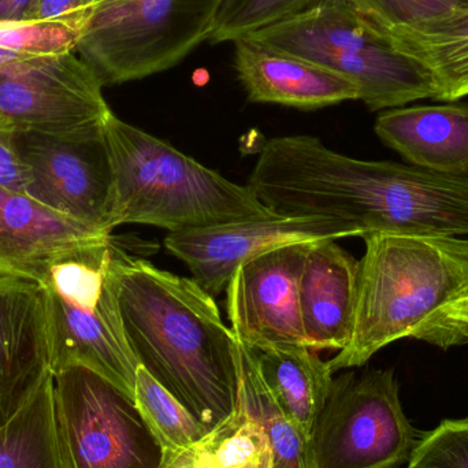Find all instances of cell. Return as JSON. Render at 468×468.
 Masks as SVG:
<instances>
[{
    "mask_svg": "<svg viewBox=\"0 0 468 468\" xmlns=\"http://www.w3.org/2000/svg\"><path fill=\"white\" fill-rule=\"evenodd\" d=\"M407 468H468V417L444 420L420 439Z\"/></svg>",
    "mask_w": 468,
    "mask_h": 468,
    "instance_id": "27",
    "label": "cell"
},
{
    "mask_svg": "<svg viewBox=\"0 0 468 468\" xmlns=\"http://www.w3.org/2000/svg\"><path fill=\"white\" fill-rule=\"evenodd\" d=\"M58 433L70 468H165L166 455L131 396L85 367L54 374Z\"/></svg>",
    "mask_w": 468,
    "mask_h": 468,
    "instance_id": "8",
    "label": "cell"
},
{
    "mask_svg": "<svg viewBox=\"0 0 468 468\" xmlns=\"http://www.w3.org/2000/svg\"><path fill=\"white\" fill-rule=\"evenodd\" d=\"M99 0H33L25 21H57V19L90 16Z\"/></svg>",
    "mask_w": 468,
    "mask_h": 468,
    "instance_id": "30",
    "label": "cell"
},
{
    "mask_svg": "<svg viewBox=\"0 0 468 468\" xmlns=\"http://www.w3.org/2000/svg\"><path fill=\"white\" fill-rule=\"evenodd\" d=\"M165 468H166V466H165Z\"/></svg>",
    "mask_w": 468,
    "mask_h": 468,
    "instance_id": "34",
    "label": "cell"
},
{
    "mask_svg": "<svg viewBox=\"0 0 468 468\" xmlns=\"http://www.w3.org/2000/svg\"><path fill=\"white\" fill-rule=\"evenodd\" d=\"M374 131L407 164L468 178V103L385 110Z\"/></svg>",
    "mask_w": 468,
    "mask_h": 468,
    "instance_id": "18",
    "label": "cell"
},
{
    "mask_svg": "<svg viewBox=\"0 0 468 468\" xmlns=\"http://www.w3.org/2000/svg\"><path fill=\"white\" fill-rule=\"evenodd\" d=\"M33 0H0V22H18L27 19Z\"/></svg>",
    "mask_w": 468,
    "mask_h": 468,
    "instance_id": "33",
    "label": "cell"
},
{
    "mask_svg": "<svg viewBox=\"0 0 468 468\" xmlns=\"http://www.w3.org/2000/svg\"><path fill=\"white\" fill-rule=\"evenodd\" d=\"M412 338L441 349L468 344V291L429 316Z\"/></svg>",
    "mask_w": 468,
    "mask_h": 468,
    "instance_id": "29",
    "label": "cell"
},
{
    "mask_svg": "<svg viewBox=\"0 0 468 468\" xmlns=\"http://www.w3.org/2000/svg\"><path fill=\"white\" fill-rule=\"evenodd\" d=\"M359 261L351 341L329 360L335 371L360 367L468 291V239L370 234Z\"/></svg>",
    "mask_w": 468,
    "mask_h": 468,
    "instance_id": "4",
    "label": "cell"
},
{
    "mask_svg": "<svg viewBox=\"0 0 468 468\" xmlns=\"http://www.w3.org/2000/svg\"><path fill=\"white\" fill-rule=\"evenodd\" d=\"M0 188L27 195V169L8 132H0Z\"/></svg>",
    "mask_w": 468,
    "mask_h": 468,
    "instance_id": "31",
    "label": "cell"
},
{
    "mask_svg": "<svg viewBox=\"0 0 468 468\" xmlns=\"http://www.w3.org/2000/svg\"><path fill=\"white\" fill-rule=\"evenodd\" d=\"M134 401L164 448L167 461L200 444L208 431L143 367L137 368Z\"/></svg>",
    "mask_w": 468,
    "mask_h": 468,
    "instance_id": "23",
    "label": "cell"
},
{
    "mask_svg": "<svg viewBox=\"0 0 468 468\" xmlns=\"http://www.w3.org/2000/svg\"><path fill=\"white\" fill-rule=\"evenodd\" d=\"M418 441L393 370L333 379L308 436L313 468H398L411 459Z\"/></svg>",
    "mask_w": 468,
    "mask_h": 468,
    "instance_id": "7",
    "label": "cell"
},
{
    "mask_svg": "<svg viewBox=\"0 0 468 468\" xmlns=\"http://www.w3.org/2000/svg\"><path fill=\"white\" fill-rule=\"evenodd\" d=\"M112 233L80 224L32 197L0 188V275L41 283L58 261L112 244Z\"/></svg>",
    "mask_w": 468,
    "mask_h": 468,
    "instance_id": "14",
    "label": "cell"
},
{
    "mask_svg": "<svg viewBox=\"0 0 468 468\" xmlns=\"http://www.w3.org/2000/svg\"><path fill=\"white\" fill-rule=\"evenodd\" d=\"M248 37L349 80L371 112L437 98L428 69L400 51L387 30L354 0H315Z\"/></svg>",
    "mask_w": 468,
    "mask_h": 468,
    "instance_id": "5",
    "label": "cell"
},
{
    "mask_svg": "<svg viewBox=\"0 0 468 468\" xmlns=\"http://www.w3.org/2000/svg\"><path fill=\"white\" fill-rule=\"evenodd\" d=\"M239 362V392L244 409L269 437L271 468H313L308 437L285 417L259 373L252 349L236 338Z\"/></svg>",
    "mask_w": 468,
    "mask_h": 468,
    "instance_id": "22",
    "label": "cell"
},
{
    "mask_svg": "<svg viewBox=\"0 0 468 468\" xmlns=\"http://www.w3.org/2000/svg\"><path fill=\"white\" fill-rule=\"evenodd\" d=\"M200 447L217 468H271L272 453L263 426L242 406L208 434Z\"/></svg>",
    "mask_w": 468,
    "mask_h": 468,
    "instance_id": "25",
    "label": "cell"
},
{
    "mask_svg": "<svg viewBox=\"0 0 468 468\" xmlns=\"http://www.w3.org/2000/svg\"><path fill=\"white\" fill-rule=\"evenodd\" d=\"M51 374L40 285L0 275V428Z\"/></svg>",
    "mask_w": 468,
    "mask_h": 468,
    "instance_id": "15",
    "label": "cell"
},
{
    "mask_svg": "<svg viewBox=\"0 0 468 468\" xmlns=\"http://www.w3.org/2000/svg\"><path fill=\"white\" fill-rule=\"evenodd\" d=\"M259 373L286 418L305 436L326 403L333 385L329 362L308 346H278L255 351Z\"/></svg>",
    "mask_w": 468,
    "mask_h": 468,
    "instance_id": "19",
    "label": "cell"
},
{
    "mask_svg": "<svg viewBox=\"0 0 468 468\" xmlns=\"http://www.w3.org/2000/svg\"><path fill=\"white\" fill-rule=\"evenodd\" d=\"M384 29L400 51L428 69L436 82V101L468 96V8L437 21Z\"/></svg>",
    "mask_w": 468,
    "mask_h": 468,
    "instance_id": "20",
    "label": "cell"
},
{
    "mask_svg": "<svg viewBox=\"0 0 468 468\" xmlns=\"http://www.w3.org/2000/svg\"><path fill=\"white\" fill-rule=\"evenodd\" d=\"M315 0H217L211 43L248 37L313 5Z\"/></svg>",
    "mask_w": 468,
    "mask_h": 468,
    "instance_id": "26",
    "label": "cell"
},
{
    "mask_svg": "<svg viewBox=\"0 0 468 468\" xmlns=\"http://www.w3.org/2000/svg\"><path fill=\"white\" fill-rule=\"evenodd\" d=\"M41 291L52 376L80 366L134 399L139 365L121 326L110 267L106 292L96 305L79 304L49 289Z\"/></svg>",
    "mask_w": 468,
    "mask_h": 468,
    "instance_id": "13",
    "label": "cell"
},
{
    "mask_svg": "<svg viewBox=\"0 0 468 468\" xmlns=\"http://www.w3.org/2000/svg\"><path fill=\"white\" fill-rule=\"evenodd\" d=\"M88 19L0 22V70L47 55L76 52Z\"/></svg>",
    "mask_w": 468,
    "mask_h": 468,
    "instance_id": "24",
    "label": "cell"
},
{
    "mask_svg": "<svg viewBox=\"0 0 468 468\" xmlns=\"http://www.w3.org/2000/svg\"><path fill=\"white\" fill-rule=\"evenodd\" d=\"M95 71L74 52L0 70V132L73 134L101 128L112 114Z\"/></svg>",
    "mask_w": 468,
    "mask_h": 468,
    "instance_id": "10",
    "label": "cell"
},
{
    "mask_svg": "<svg viewBox=\"0 0 468 468\" xmlns=\"http://www.w3.org/2000/svg\"><path fill=\"white\" fill-rule=\"evenodd\" d=\"M166 468H217L211 463L200 444L184 451L173 461L167 462Z\"/></svg>",
    "mask_w": 468,
    "mask_h": 468,
    "instance_id": "32",
    "label": "cell"
},
{
    "mask_svg": "<svg viewBox=\"0 0 468 468\" xmlns=\"http://www.w3.org/2000/svg\"><path fill=\"white\" fill-rule=\"evenodd\" d=\"M313 242L267 250L245 261L227 286L234 337L248 348L308 346L300 315L299 285Z\"/></svg>",
    "mask_w": 468,
    "mask_h": 468,
    "instance_id": "11",
    "label": "cell"
},
{
    "mask_svg": "<svg viewBox=\"0 0 468 468\" xmlns=\"http://www.w3.org/2000/svg\"><path fill=\"white\" fill-rule=\"evenodd\" d=\"M217 0H99L77 44L103 85L167 70L208 41Z\"/></svg>",
    "mask_w": 468,
    "mask_h": 468,
    "instance_id": "6",
    "label": "cell"
},
{
    "mask_svg": "<svg viewBox=\"0 0 468 468\" xmlns=\"http://www.w3.org/2000/svg\"><path fill=\"white\" fill-rule=\"evenodd\" d=\"M346 237H354V233L332 219L278 217L267 221L237 222L170 233L165 245L189 267L194 280L216 296L227 289L241 264L267 250L297 242Z\"/></svg>",
    "mask_w": 468,
    "mask_h": 468,
    "instance_id": "12",
    "label": "cell"
},
{
    "mask_svg": "<svg viewBox=\"0 0 468 468\" xmlns=\"http://www.w3.org/2000/svg\"><path fill=\"white\" fill-rule=\"evenodd\" d=\"M0 468H70L58 433L52 374L0 428Z\"/></svg>",
    "mask_w": 468,
    "mask_h": 468,
    "instance_id": "21",
    "label": "cell"
},
{
    "mask_svg": "<svg viewBox=\"0 0 468 468\" xmlns=\"http://www.w3.org/2000/svg\"><path fill=\"white\" fill-rule=\"evenodd\" d=\"M387 29L437 21L467 10L468 0H354Z\"/></svg>",
    "mask_w": 468,
    "mask_h": 468,
    "instance_id": "28",
    "label": "cell"
},
{
    "mask_svg": "<svg viewBox=\"0 0 468 468\" xmlns=\"http://www.w3.org/2000/svg\"><path fill=\"white\" fill-rule=\"evenodd\" d=\"M234 43V68L255 103L315 110L359 101L354 82L329 69L250 37Z\"/></svg>",
    "mask_w": 468,
    "mask_h": 468,
    "instance_id": "16",
    "label": "cell"
},
{
    "mask_svg": "<svg viewBox=\"0 0 468 468\" xmlns=\"http://www.w3.org/2000/svg\"><path fill=\"white\" fill-rule=\"evenodd\" d=\"M359 261L335 239L311 244L299 285L300 315L308 348L348 346L356 311Z\"/></svg>",
    "mask_w": 468,
    "mask_h": 468,
    "instance_id": "17",
    "label": "cell"
},
{
    "mask_svg": "<svg viewBox=\"0 0 468 468\" xmlns=\"http://www.w3.org/2000/svg\"><path fill=\"white\" fill-rule=\"evenodd\" d=\"M278 199L286 216L332 219L362 239L468 236V178L351 158L311 136L286 155Z\"/></svg>",
    "mask_w": 468,
    "mask_h": 468,
    "instance_id": "2",
    "label": "cell"
},
{
    "mask_svg": "<svg viewBox=\"0 0 468 468\" xmlns=\"http://www.w3.org/2000/svg\"><path fill=\"white\" fill-rule=\"evenodd\" d=\"M110 275L137 365L213 433L241 409L236 337L214 296L115 245Z\"/></svg>",
    "mask_w": 468,
    "mask_h": 468,
    "instance_id": "1",
    "label": "cell"
},
{
    "mask_svg": "<svg viewBox=\"0 0 468 468\" xmlns=\"http://www.w3.org/2000/svg\"><path fill=\"white\" fill-rule=\"evenodd\" d=\"M8 133L27 169V197L80 224L112 232L114 175L104 126L73 134Z\"/></svg>",
    "mask_w": 468,
    "mask_h": 468,
    "instance_id": "9",
    "label": "cell"
},
{
    "mask_svg": "<svg viewBox=\"0 0 468 468\" xmlns=\"http://www.w3.org/2000/svg\"><path fill=\"white\" fill-rule=\"evenodd\" d=\"M104 136L114 175L112 230L140 224L177 233L278 218L250 186L232 183L114 114L104 123Z\"/></svg>",
    "mask_w": 468,
    "mask_h": 468,
    "instance_id": "3",
    "label": "cell"
}]
</instances>
